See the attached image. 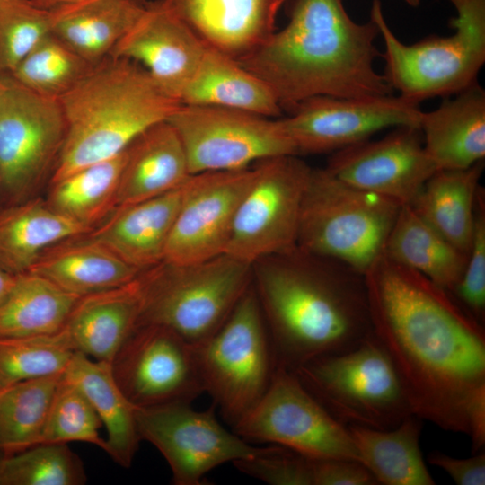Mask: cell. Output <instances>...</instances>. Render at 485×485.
Returning a JSON list of instances; mask_svg holds the SVG:
<instances>
[{"mask_svg":"<svg viewBox=\"0 0 485 485\" xmlns=\"http://www.w3.org/2000/svg\"><path fill=\"white\" fill-rule=\"evenodd\" d=\"M374 336L411 412L467 435V409L485 386V331L451 292L384 253L364 274Z\"/></svg>","mask_w":485,"mask_h":485,"instance_id":"1","label":"cell"},{"mask_svg":"<svg viewBox=\"0 0 485 485\" xmlns=\"http://www.w3.org/2000/svg\"><path fill=\"white\" fill-rule=\"evenodd\" d=\"M275 367L294 371L373 334L364 275L298 246L252 265Z\"/></svg>","mask_w":485,"mask_h":485,"instance_id":"2","label":"cell"},{"mask_svg":"<svg viewBox=\"0 0 485 485\" xmlns=\"http://www.w3.org/2000/svg\"><path fill=\"white\" fill-rule=\"evenodd\" d=\"M378 36L375 22L352 20L343 0H295L288 23L237 62L269 86L283 110L319 95L393 94L375 68Z\"/></svg>","mask_w":485,"mask_h":485,"instance_id":"3","label":"cell"},{"mask_svg":"<svg viewBox=\"0 0 485 485\" xmlns=\"http://www.w3.org/2000/svg\"><path fill=\"white\" fill-rule=\"evenodd\" d=\"M58 100L66 134L51 183L119 155L181 105L140 65L110 56Z\"/></svg>","mask_w":485,"mask_h":485,"instance_id":"4","label":"cell"},{"mask_svg":"<svg viewBox=\"0 0 485 485\" xmlns=\"http://www.w3.org/2000/svg\"><path fill=\"white\" fill-rule=\"evenodd\" d=\"M456 10L454 34L401 42L389 27L380 0H373L370 19L384 44L383 75L400 97L419 104L449 97L478 83L485 63V0H448Z\"/></svg>","mask_w":485,"mask_h":485,"instance_id":"5","label":"cell"},{"mask_svg":"<svg viewBox=\"0 0 485 485\" xmlns=\"http://www.w3.org/2000/svg\"><path fill=\"white\" fill-rule=\"evenodd\" d=\"M401 206L312 168L300 212L297 246L361 274L384 252Z\"/></svg>","mask_w":485,"mask_h":485,"instance_id":"6","label":"cell"},{"mask_svg":"<svg viewBox=\"0 0 485 485\" xmlns=\"http://www.w3.org/2000/svg\"><path fill=\"white\" fill-rule=\"evenodd\" d=\"M252 279V266L226 253L190 263L163 261L139 275L138 325H163L190 344L200 342L226 320Z\"/></svg>","mask_w":485,"mask_h":485,"instance_id":"7","label":"cell"},{"mask_svg":"<svg viewBox=\"0 0 485 485\" xmlns=\"http://www.w3.org/2000/svg\"><path fill=\"white\" fill-rule=\"evenodd\" d=\"M292 372L346 427L390 429L413 414L397 372L374 334L352 349L313 358Z\"/></svg>","mask_w":485,"mask_h":485,"instance_id":"8","label":"cell"},{"mask_svg":"<svg viewBox=\"0 0 485 485\" xmlns=\"http://www.w3.org/2000/svg\"><path fill=\"white\" fill-rule=\"evenodd\" d=\"M192 348L203 391L234 427L264 395L275 369L253 282L222 325Z\"/></svg>","mask_w":485,"mask_h":485,"instance_id":"9","label":"cell"},{"mask_svg":"<svg viewBox=\"0 0 485 485\" xmlns=\"http://www.w3.org/2000/svg\"><path fill=\"white\" fill-rule=\"evenodd\" d=\"M66 122L58 99L38 94L0 75V207L37 196L52 174Z\"/></svg>","mask_w":485,"mask_h":485,"instance_id":"10","label":"cell"},{"mask_svg":"<svg viewBox=\"0 0 485 485\" xmlns=\"http://www.w3.org/2000/svg\"><path fill=\"white\" fill-rule=\"evenodd\" d=\"M242 198L225 253L249 265L297 246L300 212L312 167L298 155L261 160Z\"/></svg>","mask_w":485,"mask_h":485,"instance_id":"11","label":"cell"},{"mask_svg":"<svg viewBox=\"0 0 485 485\" xmlns=\"http://www.w3.org/2000/svg\"><path fill=\"white\" fill-rule=\"evenodd\" d=\"M183 145L190 174L238 170L297 151L279 118L181 104L168 119Z\"/></svg>","mask_w":485,"mask_h":485,"instance_id":"12","label":"cell"},{"mask_svg":"<svg viewBox=\"0 0 485 485\" xmlns=\"http://www.w3.org/2000/svg\"><path fill=\"white\" fill-rule=\"evenodd\" d=\"M233 428L248 442L271 443L312 458L360 462L348 427L281 366L275 367L264 395Z\"/></svg>","mask_w":485,"mask_h":485,"instance_id":"13","label":"cell"},{"mask_svg":"<svg viewBox=\"0 0 485 485\" xmlns=\"http://www.w3.org/2000/svg\"><path fill=\"white\" fill-rule=\"evenodd\" d=\"M177 402L136 408L141 440L151 443L168 463L175 485H201L205 475L225 463L251 459L274 447H257L225 429L215 414Z\"/></svg>","mask_w":485,"mask_h":485,"instance_id":"14","label":"cell"},{"mask_svg":"<svg viewBox=\"0 0 485 485\" xmlns=\"http://www.w3.org/2000/svg\"><path fill=\"white\" fill-rule=\"evenodd\" d=\"M114 378L137 408L190 403L204 392L192 344L159 324H140L110 363Z\"/></svg>","mask_w":485,"mask_h":485,"instance_id":"15","label":"cell"},{"mask_svg":"<svg viewBox=\"0 0 485 485\" xmlns=\"http://www.w3.org/2000/svg\"><path fill=\"white\" fill-rule=\"evenodd\" d=\"M279 118L298 155L334 153L402 126L419 127V104L399 95L343 98L319 95L297 103Z\"/></svg>","mask_w":485,"mask_h":485,"instance_id":"16","label":"cell"},{"mask_svg":"<svg viewBox=\"0 0 485 485\" xmlns=\"http://www.w3.org/2000/svg\"><path fill=\"white\" fill-rule=\"evenodd\" d=\"M254 177V166L190 174L182 184L163 261L190 263L225 253L238 207Z\"/></svg>","mask_w":485,"mask_h":485,"instance_id":"17","label":"cell"},{"mask_svg":"<svg viewBox=\"0 0 485 485\" xmlns=\"http://www.w3.org/2000/svg\"><path fill=\"white\" fill-rule=\"evenodd\" d=\"M325 169L356 188L410 205L436 171L419 127L402 126L377 140L332 153Z\"/></svg>","mask_w":485,"mask_h":485,"instance_id":"18","label":"cell"},{"mask_svg":"<svg viewBox=\"0 0 485 485\" xmlns=\"http://www.w3.org/2000/svg\"><path fill=\"white\" fill-rule=\"evenodd\" d=\"M206 48L163 0H156L147 3L110 56L140 65L164 92L180 101Z\"/></svg>","mask_w":485,"mask_h":485,"instance_id":"19","label":"cell"},{"mask_svg":"<svg viewBox=\"0 0 485 485\" xmlns=\"http://www.w3.org/2000/svg\"><path fill=\"white\" fill-rule=\"evenodd\" d=\"M207 46L236 61L276 31L286 0H163Z\"/></svg>","mask_w":485,"mask_h":485,"instance_id":"20","label":"cell"},{"mask_svg":"<svg viewBox=\"0 0 485 485\" xmlns=\"http://www.w3.org/2000/svg\"><path fill=\"white\" fill-rule=\"evenodd\" d=\"M182 185L160 196L118 207L85 234L141 271L163 261Z\"/></svg>","mask_w":485,"mask_h":485,"instance_id":"21","label":"cell"},{"mask_svg":"<svg viewBox=\"0 0 485 485\" xmlns=\"http://www.w3.org/2000/svg\"><path fill=\"white\" fill-rule=\"evenodd\" d=\"M419 128L436 170L465 169L485 157V91L477 83L422 111Z\"/></svg>","mask_w":485,"mask_h":485,"instance_id":"22","label":"cell"},{"mask_svg":"<svg viewBox=\"0 0 485 485\" xmlns=\"http://www.w3.org/2000/svg\"><path fill=\"white\" fill-rule=\"evenodd\" d=\"M139 275L125 285L78 300L63 329L75 352L111 363L139 323L143 306Z\"/></svg>","mask_w":485,"mask_h":485,"instance_id":"23","label":"cell"},{"mask_svg":"<svg viewBox=\"0 0 485 485\" xmlns=\"http://www.w3.org/2000/svg\"><path fill=\"white\" fill-rule=\"evenodd\" d=\"M190 176L186 153L178 133L168 120L159 122L145 130L128 147L116 207L173 190Z\"/></svg>","mask_w":485,"mask_h":485,"instance_id":"24","label":"cell"},{"mask_svg":"<svg viewBox=\"0 0 485 485\" xmlns=\"http://www.w3.org/2000/svg\"><path fill=\"white\" fill-rule=\"evenodd\" d=\"M29 271L79 297L125 285L142 272L85 234L48 248Z\"/></svg>","mask_w":485,"mask_h":485,"instance_id":"25","label":"cell"},{"mask_svg":"<svg viewBox=\"0 0 485 485\" xmlns=\"http://www.w3.org/2000/svg\"><path fill=\"white\" fill-rule=\"evenodd\" d=\"M90 231L38 196L0 207V269L13 276L27 272L48 248Z\"/></svg>","mask_w":485,"mask_h":485,"instance_id":"26","label":"cell"},{"mask_svg":"<svg viewBox=\"0 0 485 485\" xmlns=\"http://www.w3.org/2000/svg\"><path fill=\"white\" fill-rule=\"evenodd\" d=\"M180 102L239 110L274 119L283 111L263 80L235 59L207 46Z\"/></svg>","mask_w":485,"mask_h":485,"instance_id":"27","label":"cell"},{"mask_svg":"<svg viewBox=\"0 0 485 485\" xmlns=\"http://www.w3.org/2000/svg\"><path fill=\"white\" fill-rule=\"evenodd\" d=\"M138 0H82L51 9L52 33L92 65L108 57L147 4Z\"/></svg>","mask_w":485,"mask_h":485,"instance_id":"28","label":"cell"},{"mask_svg":"<svg viewBox=\"0 0 485 485\" xmlns=\"http://www.w3.org/2000/svg\"><path fill=\"white\" fill-rule=\"evenodd\" d=\"M63 377L84 392L105 426L106 453L120 466L128 468L141 440L137 407L118 385L110 364L75 352Z\"/></svg>","mask_w":485,"mask_h":485,"instance_id":"29","label":"cell"},{"mask_svg":"<svg viewBox=\"0 0 485 485\" xmlns=\"http://www.w3.org/2000/svg\"><path fill=\"white\" fill-rule=\"evenodd\" d=\"M483 161L465 169L436 170L410 204L448 242L470 251Z\"/></svg>","mask_w":485,"mask_h":485,"instance_id":"30","label":"cell"},{"mask_svg":"<svg viewBox=\"0 0 485 485\" xmlns=\"http://www.w3.org/2000/svg\"><path fill=\"white\" fill-rule=\"evenodd\" d=\"M422 420L411 414L390 429L348 427L360 463L372 473L377 484H436L419 447Z\"/></svg>","mask_w":485,"mask_h":485,"instance_id":"31","label":"cell"},{"mask_svg":"<svg viewBox=\"0 0 485 485\" xmlns=\"http://www.w3.org/2000/svg\"><path fill=\"white\" fill-rule=\"evenodd\" d=\"M452 292L466 266L468 254L448 242L410 205L400 207L384 252Z\"/></svg>","mask_w":485,"mask_h":485,"instance_id":"32","label":"cell"},{"mask_svg":"<svg viewBox=\"0 0 485 485\" xmlns=\"http://www.w3.org/2000/svg\"><path fill=\"white\" fill-rule=\"evenodd\" d=\"M80 298L35 273L19 274L0 302V338L57 333Z\"/></svg>","mask_w":485,"mask_h":485,"instance_id":"33","label":"cell"},{"mask_svg":"<svg viewBox=\"0 0 485 485\" xmlns=\"http://www.w3.org/2000/svg\"><path fill=\"white\" fill-rule=\"evenodd\" d=\"M127 149L52 182L48 205L60 215L91 230L94 228L116 207Z\"/></svg>","mask_w":485,"mask_h":485,"instance_id":"34","label":"cell"},{"mask_svg":"<svg viewBox=\"0 0 485 485\" xmlns=\"http://www.w3.org/2000/svg\"><path fill=\"white\" fill-rule=\"evenodd\" d=\"M62 375L30 379L0 391V458L39 444Z\"/></svg>","mask_w":485,"mask_h":485,"instance_id":"35","label":"cell"},{"mask_svg":"<svg viewBox=\"0 0 485 485\" xmlns=\"http://www.w3.org/2000/svg\"><path fill=\"white\" fill-rule=\"evenodd\" d=\"M93 66L51 32L8 75L38 94L59 99Z\"/></svg>","mask_w":485,"mask_h":485,"instance_id":"36","label":"cell"},{"mask_svg":"<svg viewBox=\"0 0 485 485\" xmlns=\"http://www.w3.org/2000/svg\"><path fill=\"white\" fill-rule=\"evenodd\" d=\"M75 352L63 330L0 338V391L19 382L64 374Z\"/></svg>","mask_w":485,"mask_h":485,"instance_id":"37","label":"cell"},{"mask_svg":"<svg viewBox=\"0 0 485 485\" xmlns=\"http://www.w3.org/2000/svg\"><path fill=\"white\" fill-rule=\"evenodd\" d=\"M84 464L67 444H39L0 458V485H82Z\"/></svg>","mask_w":485,"mask_h":485,"instance_id":"38","label":"cell"},{"mask_svg":"<svg viewBox=\"0 0 485 485\" xmlns=\"http://www.w3.org/2000/svg\"><path fill=\"white\" fill-rule=\"evenodd\" d=\"M101 426V420L84 392L62 375L39 444L80 441L107 452L106 439L99 433Z\"/></svg>","mask_w":485,"mask_h":485,"instance_id":"39","label":"cell"},{"mask_svg":"<svg viewBox=\"0 0 485 485\" xmlns=\"http://www.w3.org/2000/svg\"><path fill=\"white\" fill-rule=\"evenodd\" d=\"M51 32V10L30 0H0V75L10 74Z\"/></svg>","mask_w":485,"mask_h":485,"instance_id":"40","label":"cell"},{"mask_svg":"<svg viewBox=\"0 0 485 485\" xmlns=\"http://www.w3.org/2000/svg\"><path fill=\"white\" fill-rule=\"evenodd\" d=\"M481 187L476 205L473 235L467 262L457 285L451 292L475 319L485 316V200Z\"/></svg>","mask_w":485,"mask_h":485,"instance_id":"41","label":"cell"},{"mask_svg":"<svg viewBox=\"0 0 485 485\" xmlns=\"http://www.w3.org/2000/svg\"><path fill=\"white\" fill-rule=\"evenodd\" d=\"M313 458L274 445L269 453L234 462L250 476L272 485H313Z\"/></svg>","mask_w":485,"mask_h":485,"instance_id":"42","label":"cell"},{"mask_svg":"<svg viewBox=\"0 0 485 485\" xmlns=\"http://www.w3.org/2000/svg\"><path fill=\"white\" fill-rule=\"evenodd\" d=\"M313 485H376L360 462L340 458H313Z\"/></svg>","mask_w":485,"mask_h":485,"instance_id":"43","label":"cell"},{"mask_svg":"<svg viewBox=\"0 0 485 485\" xmlns=\"http://www.w3.org/2000/svg\"><path fill=\"white\" fill-rule=\"evenodd\" d=\"M428 463L442 469L458 485L485 484V452L469 458H455L440 451L428 454Z\"/></svg>","mask_w":485,"mask_h":485,"instance_id":"44","label":"cell"},{"mask_svg":"<svg viewBox=\"0 0 485 485\" xmlns=\"http://www.w3.org/2000/svg\"><path fill=\"white\" fill-rule=\"evenodd\" d=\"M467 435L471 437L472 451L476 454L485 445V386L480 388L467 409Z\"/></svg>","mask_w":485,"mask_h":485,"instance_id":"45","label":"cell"},{"mask_svg":"<svg viewBox=\"0 0 485 485\" xmlns=\"http://www.w3.org/2000/svg\"><path fill=\"white\" fill-rule=\"evenodd\" d=\"M15 276L0 269V302L5 297L13 285Z\"/></svg>","mask_w":485,"mask_h":485,"instance_id":"46","label":"cell"},{"mask_svg":"<svg viewBox=\"0 0 485 485\" xmlns=\"http://www.w3.org/2000/svg\"><path fill=\"white\" fill-rule=\"evenodd\" d=\"M30 1L40 8L51 10L58 6L77 3L82 0H30Z\"/></svg>","mask_w":485,"mask_h":485,"instance_id":"47","label":"cell"},{"mask_svg":"<svg viewBox=\"0 0 485 485\" xmlns=\"http://www.w3.org/2000/svg\"><path fill=\"white\" fill-rule=\"evenodd\" d=\"M407 4L412 7H417L421 0H404Z\"/></svg>","mask_w":485,"mask_h":485,"instance_id":"48","label":"cell"},{"mask_svg":"<svg viewBox=\"0 0 485 485\" xmlns=\"http://www.w3.org/2000/svg\"><path fill=\"white\" fill-rule=\"evenodd\" d=\"M138 1H141L143 3H146L147 1L146 0H138Z\"/></svg>","mask_w":485,"mask_h":485,"instance_id":"49","label":"cell"}]
</instances>
